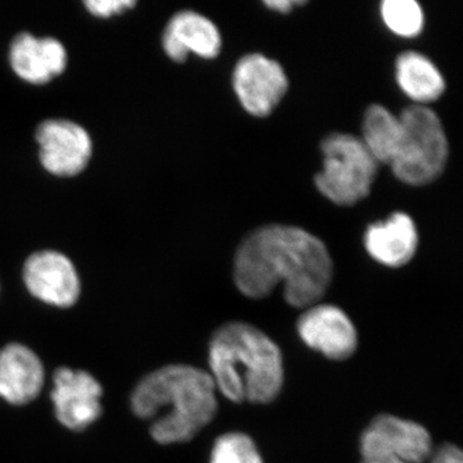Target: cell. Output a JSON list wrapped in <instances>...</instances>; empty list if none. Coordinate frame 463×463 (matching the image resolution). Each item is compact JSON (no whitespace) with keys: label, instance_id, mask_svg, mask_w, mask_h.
<instances>
[{"label":"cell","instance_id":"cell-7","mask_svg":"<svg viewBox=\"0 0 463 463\" xmlns=\"http://www.w3.org/2000/svg\"><path fill=\"white\" fill-rule=\"evenodd\" d=\"M298 334L307 347L331 361H346L358 349L354 323L341 307L331 304L307 307L298 317Z\"/></svg>","mask_w":463,"mask_h":463},{"label":"cell","instance_id":"cell-9","mask_svg":"<svg viewBox=\"0 0 463 463\" xmlns=\"http://www.w3.org/2000/svg\"><path fill=\"white\" fill-rule=\"evenodd\" d=\"M36 141L41 146L43 165L56 175H76L90 161V136L83 128L71 121H45L38 128Z\"/></svg>","mask_w":463,"mask_h":463},{"label":"cell","instance_id":"cell-22","mask_svg":"<svg viewBox=\"0 0 463 463\" xmlns=\"http://www.w3.org/2000/svg\"><path fill=\"white\" fill-rule=\"evenodd\" d=\"M362 463H405L398 457L389 455V453L380 452V450H368L361 452Z\"/></svg>","mask_w":463,"mask_h":463},{"label":"cell","instance_id":"cell-8","mask_svg":"<svg viewBox=\"0 0 463 463\" xmlns=\"http://www.w3.org/2000/svg\"><path fill=\"white\" fill-rule=\"evenodd\" d=\"M359 448L389 453L405 463H425L434 450L430 432L422 425L388 413L374 417L364 429Z\"/></svg>","mask_w":463,"mask_h":463},{"label":"cell","instance_id":"cell-2","mask_svg":"<svg viewBox=\"0 0 463 463\" xmlns=\"http://www.w3.org/2000/svg\"><path fill=\"white\" fill-rule=\"evenodd\" d=\"M209 368L216 392L233 403H272L285 383L281 349L248 322H227L213 334Z\"/></svg>","mask_w":463,"mask_h":463},{"label":"cell","instance_id":"cell-19","mask_svg":"<svg viewBox=\"0 0 463 463\" xmlns=\"http://www.w3.org/2000/svg\"><path fill=\"white\" fill-rule=\"evenodd\" d=\"M210 463H264L257 444L240 431L227 432L214 441Z\"/></svg>","mask_w":463,"mask_h":463},{"label":"cell","instance_id":"cell-1","mask_svg":"<svg viewBox=\"0 0 463 463\" xmlns=\"http://www.w3.org/2000/svg\"><path fill=\"white\" fill-rule=\"evenodd\" d=\"M334 263L315 234L292 225L270 224L240 243L233 281L243 297L261 300L282 283L283 297L298 309L318 304L330 288Z\"/></svg>","mask_w":463,"mask_h":463},{"label":"cell","instance_id":"cell-4","mask_svg":"<svg viewBox=\"0 0 463 463\" xmlns=\"http://www.w3.org/2000/svg\"><path fill=\"white\" fill-rule=\"evenodd\" d=\"M401 141L392 160V173L403 183L425 185L447 165L449 146L440 118L426 106H410L399 115Z\"/></svg>","mask_w":463,"mask_h":463},{"label":"cell","instance_id":"cell-14","mask_svg":"<svg viewBox=\"0 0 463 463\" xmlns=\"http://www.w3.org/2000/svg\"><path fill=\"white\" fill-rule=\"evenodd\" d=\"M44 371L38 356L20 344L0 350V397L26 404L41 392Z\"/></svg>","mask_w":463,"mask_h":463},{"label":"cell","instance_id":"cell-15","mask_svg":"<svg viewBox=\"0 0 463 463\" xmlns=\"http://www.w3.org/2000/svg\"><path fill=\"white\" fill-rule=\"evenodd\" d=\"M11 62L16 74L26 81L44 84L62 74L66 51L56 39H36L30 33H21L12 43Z\"/></svg>","mask_w":463,"mask_h":463},{"label":"cell","instance_id":"cell-16","mask_svg":"<svg viewBox=\"0 0 463 463\" xmlns=\"http://www.w3.org/2000/svg\"><path fill=\"white\" fill-rule=\"evenodd\" d=\"M395 78L405 96L423 106L446 90V80L435 63L419 52L402 53L395 62Z\"/></svg>","mask_w":463,"mask_h":463},{"label":"cell","instance_id":"cell-20","mask_svg":"<svg viewBox=\"0 0 463 463\" xmlns=\"http://www.w3.org/2000/svg\"><path fill=\"white\" fill-rule=\"evenodd\" d=\"M134 5L136 3L132 0H100V2L90 0L85 3L91 14L99 17H109L112 14H120L127 8L134 7Z\"/></svg>","mask_w":463,"mask_h":463},{"label":"cell","instance_id":"cell-18","mask_svg":"<svg viewBox=\"0 0 463 463\" xmlns=\"http://www.w3.org/2000/svg\"><path fill=\"white\" fill-rule=\"evenodd\" d=\"M381 16L390 32L403 38L419 35L425 24L421 5L414 0H385Z\"/></svg>","mask_w":463,"mask_h":463},{"label":"cell","instance_id":"cell-17","mask_svg":"<svg viewBox=\"0 0 463 463\" xmlns=\"http://www.w3.org/2000/svg\"><path fill=\"white\" fill-rule=\"evenodd\" d=\"M401 134V118L388 109L373 105L364 112L361 139L377 163L392 165L398 151Z\"/></svg>","mask_w":463,"mask_h":463},{"label":"cell","instance_id":"cell-21","mask_svg":"<svg viewBox=\"0 0 463 463\" xmlns=\"http://www.w3.org/2000/svg\"><path fill=\"white\" fill-rule=\"evenodd\" d=\"M425 463H463V449L453 444H444L432 450L430 458Z\"/></svg>","mask_w":463,"mask_h":463},{"label":"cell","instance_id":"cell-5","mask_svg":"<svg viewBox=\"0 0 463 463\" xmlns=\"http://www.w3.org/2000/svg\"><path fill=\"white\" fill-rule=\"evenodd\" d=\"M323 169L315 176L316 187L339 206H353L370 194L380 164L361 137L332 133L321 143Z\"/></svg>","mask_w":463,"mask_h":463},{"label":"cell","instance_id":"cell-6","mask_svg":"<svg viewBox=\"0 0 463 463\" xmlns=\"http://www.w3.org/2000/svg\"><path fill=\"white\" fill-rule=\"evenodd\" d=\"M232 83L242 108L257 118L272 114L288 90L283 67L259 53L241 58L234 67Z\"/></svg>","mask_w":463,"mask_h":463},{"label":"cell","instance_id":"cell-12","mask_svg":"<svg viewBox=\"0 0 463 463\" xmlns=\"http://www.w3.org/2000/svg\"><path fill=\"white\" fill-rule=\"evenodd\" d=\"M163 45L175 62H184L190 53L213 60L221 53L222 36L209 18L197 12L182 11L167 24Z\"/></svg>","mask_w":463,"mask_h":463},{"label":"cell","instance_id":"cell-11","mask_svg":"<svg viewBox=\"0 0 463 463\" xmlns=\"http://www.w3.org/2000/svg\"><path fill=\"white\" fill-rule=\"evenodd\" d=\"M24 277L33 297L57 307H71L78 300L80 283L74 265L62 254L43 251L26 261Z\"/></svg>","mask_w":463,"mask_h":463},{"label":"cell","instance_id":"cell-23","mask_svg":"<svg viewBox=\"0 0 463 463\" xmlns=\"http://www.w3.org/2000/svg\"><path fill=\"white\" fill-rule=\"evenodd\" d=\"M264 5L272 11L279 12V14H288L294 5H306V2H297V0H269L264 2Z\"/></svg>","mask_w":463,"mask_h":463},{"label":"cell","instance_id":"cell-3","mask_svg":"<svg viewBox=\"0 0 463 463\" xmlns=\"http://www.w3.org/2000/svg\"><path fill=\"white\" fill-rule=\"evenodd\" d=\"M132 407L141 419H155L165 410L149 430L157 443H188L218 413L215 383L207 371L194 365H166L138 383Z\"/></svg>","mask_w":463,"mask_h":463},{"label":"cell","instance_id":"cell-10","mask_svg":"<svg viewBox=\"0 0 463 463\" xmlns=\"http://www.w3.org/2000/svg\"><path fill=\"white\" fill-rule=\"evenodd\" d=\"M102 388L90 373L60 368L54 374L52 399L57 419L71 430H83L102 412L99 399Z\"/></svg>","mask_w":463,"mask_h":463},{"label":"cell","instance_id":"cell-13","mask_svg":"<svg viewBox=\"0 0 463 463\" xmlns=\"http://www.w3.org/2000/svg\"><path fill=\"white\" fill-rule=\"evenodd\" d=\"M419 246V233L410 215L394 213L385 222L371 224L364 233V248L377 263L403 267L412 260Z\"/></svg>","mask_w":463,"mask_h":463}]
</instances>
